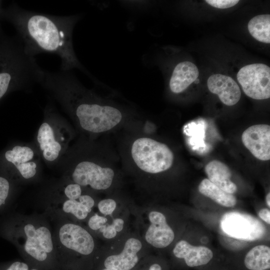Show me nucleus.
<instances>
[{"label":"nucleus","mask_w":270,"mask_h":270,"mask_svg":"<svg viewBox=\"0 0 270 270\" xmlns=\"http://www.w3.org/2000/svg\"><path fill=\"white\" fill-rule=\"evenodd\" d=\"M237 80L245 94L255 100L270 97V68L264 64H253L242 68Z\"/></svg>","instance_id":"11"},{"label":"nucleus","mask_w":270,"mask_h":270,"mask_svg":"<svg viewBox=\"0 0 270 270\" xmlns=\"http://www.w3.org/2000/svg\"><path fill=\"white\" fill-rule=\"evenodd\" d=\"M0 234L16 246L28 264L40 270H60L52 227L44 214L12 215L2 223Z\"/></svg>","instance_id":"3"},{"label":"nucleus","mask_w":270,"mask_h":270,"mask_svg":"<svg viewBox=\"0 0 270 270\" xmlns=\"http://www.w3.org/2000/svg\"><path fill=\"white\" fill-rule=\"evenodd\" d=\"M82 14L55 16L25 10L12 2L0 12V20L11 24L29 55L49 53L60 60V70L77 68L92 78L75 52L74 28Z\"/></svg>","instance_id":"1"},{"label":"nucleus","mask_w":270,"mask_h":270,"mask_svg":"<svg viewBox=\"0 0 270 270\" xmlns=\"http://www.w3.org/2000/svg\"><path fill=\"white\" fill-rule=\"evenodd\" d=\"M100 232L104 238L106 239H112L117 234L114 228L111 224H105L102 226L96 232Z\"/></svg>","instance_id":"28"},{"label":"nucleus","mask_w":270,"mask_h":270,"mask_svg":"<svg viewBox=\"0 0 270 270\" xmlns=\"http://www.w3.org/2000/svg\"><path fill=\"white\" fill-rule=\"evenodd\" d=\"M207 85L209 90L217 94L221 102L226 106H234L240 100L241 92L239 86L228 76L212 74L208 78Z\"/></svg>","instance_id":"15"},{"label":"nucleus","mask_w":270,"mask_h":270,"mask_svg":"<svg viewBox=\"0 0 270 270\" xmlns=\"http://www.w3.org/2000/svg\"><path fill=\"white\" fill-rule=\"evenodd\" d=\"M148 270H162V268L159 264L155 263L151 264Z\"/></svg>","instance_id":"32"},{"label":"nucleus","mask_w":270,"mask_h":270,"mask_svg":"<svg viewBox=\"0 0 270 270\" xmlns=\"http://www.w3.org/2000/svg\"><path fill=\"white\" fill-rule=\"evenodd\" d=\"M124 224L123 219L120 218H116L112 220L111 224L118 232H121L123 230Z\"/></svg>","instance_id":"30"},{"label":"nucleus","mask_w":270,"mask_h":270,"mask_svg":"<svg viewBox=\"0 0 270 270\" xmlns=\"http://www.w3.org/2000/svg\"><path fill=\"white\" fill-rule=\"evenodd\" d=\"M199 75L196 66L188 61L178 63L174 68L169 82V87L174 94L185 90Z\"/></svg>","instance_id":"17"},{"label":"nucleus","mask_w":270,"mask_h":270,"mask_svg":"<svg viewBox=\"0 0 270 270\" xmlns=\"http://www.w3.org/2000/svg\"><path fill=\"white\" fill-rule=\"evenodd\" d=\"M108 222V219L97 213L90 214L86 220V228L92 234L96 232Z\"/></svg>","instance_id":"25"},{"label":"nucleus","mask_w":270,"mask_h":270,"mask_svg":"<svg viewBox=\"0 0 270 270\" xmlns=\"http://www.w3.org/2000/svg\"><path fill=\"white\" fill-rule=\"evenodd\" d=\"M2 1L0 0V12L1 10H2Z\"/></svg>","instance_id":"34"},{"label":"nucleus","mask_w":270,"mask_h":270,"mask_svg":"<svg viewBox=\"0 0 270 270\" xmlns=\"http://www.w3.org/2000/svg\"><path fill=\"white\" fill-rule=\"evenodd\" d=\"M266 202L268 205V206L270 208V193L268 192L266 198Z\"/></svg>","instance_id":"33"},{"label":"nucleus","mask_w":270,"mask_h":270,"mask_svg":"<svg viewBox=\"0 0 270 270\" xmlns=\"http://www.w3.org/2000/svg\"><path fill=\"white\" fill-rule=\"evenodd\" d=\"M208 4L213 7L218 8H227L232 7L237 4L238 0H206Z\"/></svg>","instance_id":"27"},{"label":"nucleus","mask_w":270,"mask_h":270,"mask_svg":"<svg viewBox=\"0 0 270 270\" xmlns=\"http://www.w3.org/2000/svg\"><path fill=\"white\" fill-rule=\"evenodd\" d=\"M199 82H200V80L198 78H196L194 82L195 84H198Z\"/></svg>","instance_id":"35"},{"label":"nucleus","mask_w":270,"mask_h":270,"mask_svg":"<svg viewBox=\"0 0 270 270\" xmlns=\"http://www.w3.org/2000/svg\"><path fill=\"white\" fill-rule=\"evenodd\" d=\"M148 218L150 225L144 235L146 242L158 248H166L172 244L174 233L168 224L165 216L160 212L152 210L149 212Z\"/></svg>","instance_id":"13"},{"label":"nucleus","mask_w":270,"mask_h":270,"mask_svg":"<svg viewBox=\"0 0 270 270\" xmlns=\"http://www.w3.org/2000/svg\"><path fill=\"white\" fill-rule=\"evenodd\" d=\"M242 140L244 145L256 158L261 160H270V126L256 124L243 132Z\"/></svg>","instance_id":"12"},{"label":"nucleus","mask_w":270,"mask_h":270,"mask_svg":"<svg viewBox=\"0 0 270 270\" xmlns=\"http://www.w3.org/2000/svg\"><path fill=\"white\" fill-rule=\"evenodd\" d=\"M62 180L78 184L84 188L104 190L112 184L114 170L90 160H82L72 164H65Z\"/></svg>","instance_id":"9"},{"label":"nucleus","mask_w":270,"mask_h":270,"mask_svg":"<svg viewBox=\"0 0 270 270\" xmlns=\"http://www.w3.org/2000/svg\"><path fill=\"white\" fill-rule=\"evenodd\" d=\"M14 184L4 176L0 175V211L4 208L11 200L14 192Z\"/></svg>","instance_id":"23"},{"label":"nucleus","mask_w":270,"mask_h":270,"mask_svg":"<svg viewBox=\"0 0 270 270\" xmlns=\"http://www.w3.org/2000/svg\"><path fill=\"white\" fill-rule=\"evenodd\" d=\"M259 217L268 224H270V210L264 208L260 210L258 212Z\"/></svg>","instance_id":"31"},{"label":"nucleus","mask_w":270,"mask_h":270,"mask_svg":"<svg viewBox=\"0 0 270 270\" xmlns=\"http://www.w3.org/2000/svg\"><path fill=\"white\" fill-rule=\"evenodd\" d=\"M204 171L208 179L222 190L231 194L236 192L237 186L230 180L232 172L224 162L212 160L206 164Z\"/></svg>","instance_id":"18"},{"label":"nucleus","mask_w":270,"mask_h":270,"mask_svg":"<svg viewBox=\"0 0 270 270\" xmlns=\"http://www.w3.org/2000/svg\"><path fill=\"white\" fill-rule=\"evenodd\" d=\"M48 219L52 224L60 270H91L97 254L93 234L80 224L61 218Z\"/></svg>","instance_id":"5"},{"label":"nucleus","mask_w":270,"mask_h":270,"mask_svg":"<svg viewBox=\"0 0 270 270\" xmlns=\"http://www.w3.org/2000/svg\"><path fill=\"white\" fill-rule=\"evenodd\" d=\"M116 208V202L112 198L102 200L98 204L99 212L104 216L112 214Z\"/></svg>","instance_id":"26"},{"label":"nucleus","mask_w":270,"mask_h":270,"mask_svg":"<svg viewBox=\"0 0 270 270\" xmlns=\"http://www.w3.org/2000/svg\"><path fill=\"white\" fill-rule=\"evenodd\" d=\"M0 270H40L25 261L15 260L0 262Z\"/></svg>","instance_id":"24"},{"label":"nucleus","mask_w":270,"mask_h":270,"mask_svg":"<svg viewBox=\"0 0 270 270\" xmlns=\"http://www.w3.org/2000/svg\"><path fill=\"white\" fill-rule=\"evenodd\" d=\"M173 253L179 258H184L186 265L194 267L208 264L212 258V252L204 246H194L184 240L175 246Z\"/></svg>","instance_id":"16"},{"label":"nucleus","mask_w":270,"mask_h":270,"mask_svg":"<svg viewBox=\"0 0 270 270\" xmlns=\"http://www.w3.org/2000/svg\"><path fill=\"white\" fill-rule=\"evenodd\" d=\"M40 158L34 144H12L0 152V175L14 185L34 182L40 176Z\"/></svg>","instance_id":"7"},{"label":"nucleus","mask_w":270,"mask_h":270,"mask_svg":"<svg viewBox=\"0 0 270 270\" xmlns=\"http://www.w3.org/2000/svg\"><path fill=\"white\" fill-rule=\"evenodd\" d=\"M244 264L250 270H266L270 268V248L259 245L252 248L246 254Z\"/></svg>","instance_id":"20"},{"label":"nucleus","mask_w":270,"mask_h":270,"mask_svg":"<svg viewBox=\"0 0 270 270\" xmlns=\"http://www.w3.org/2000/svg\"><path fill=\"white\" fill-rule=\"evenodd\" d=\"M142 248V242L131 237L124 242L118 254H110L103 262L104 268L114 270H132L139 261V252Z\"/></svg>","instance_id":"14"},{"label":"nucleus","mask_w":270,"mask_h":270,"mask_svg":"<svg viewBox=\"0 0 270 270\" xmlns=\"http://www.w3.org/2000/svg\"><path fill=\"white\" fill-rule=\"evenodd\" d=\"M131 155L140 170L152 174L168 170L174 160V154L168 146L146 137L134 141L132 146Z\"/></svg>","instance_id":"8"},{"label":"nucleus","mask_w":270,"mask_h":270,"mask_svg":"<svg viewBox=\"0 0 270 270\" xmlns=\"http://www.w3.org/2000/svg\"><path fill=\"white\" fill-rule=\"evenodd\" d=\"M222 230L229 236L244 240H255L262 238L265 226L258 219L238 212L224 214L220 220Z\"/></svg>","instance_id":"10"},{"label":"nucleus","mask_w":270,"mask_h":270,"mask_svg":"<svg viewBox=\"0 0 270 270\" xmlns=\"http://www.w3.org/2000/svg\"><path fill=\"white\" fill-rule=\"evenodd\" d=\"M83 187L78 184L62 180L53 188L49 194L68 200H76L83 194Z\"/></svg>","instance_id":"22"},{"label":"nucleus","mask_w":270,"mask_h":270,"mask_svg":"<svg viewBox=\"0 0 270 270\" xmlns=\"http://www.w3.org/2000/svg\"><path fill=\"white\" fill-rule=\"evenodd\" d=\"M44 70L28 54L16 35L6 34L0 24V100L10 93L40 84Z\"/></svg>","instance_id":"4"},{"label":"nucleus","mask_w":270,"mask_h":270,"mask_svg":"<svg viewBox=\"0 0 270 270\" xmlns=\"http://www.w3.org/2000/svg\"><path fill=\"white\" fill-rule=\"evenodd\" d=\"M40 84L85 132H104L122 119L120 109L106 104L94 91L85 88L71 71L44 70Z\"/></svg>","instance_id":"2"},{"label":"nucleus","mask_w":270,"mask_h":270,"mask_svg":"<svg viewBox=\"0 0 270 270\" xmlns=\"http://www.w3.org/2000/svg\"><path fill=\"white\" fill-rule=\"evenodd\" d=\"M248 28L250 34L257 40L270 43V15L260 14L252 18Z\"/></svg>","instance_id":"21"},{"label":"nucleus","mask_w":270,"mask_h":270,"mask_svg":"<svg viewBox=\"0 0 270 270\" xmlns=\"http://www.w3.org/2000/svg\"><path fill=\"white\" fill-rule=\"evenodd\" d=\"M78 200L90 212H92L96 202L92 196L87 194H83L78 198Z\"/></svg>","instance_id":"29"},{"label":"nucleus","mask_w":270,"mask_h":270,"mask_svg":"<svg viewBox=\"0 0 270 270\" xmlns=\"http://www.w3.org/2000/svg\"><path fill=\"white\" fill-rule=\"evenodd\" d=\"M72 134L66 120L49 104L44 110V120L36 134L34 144L44 162L54 164L66 153Z\"/></svg>","instance_id":"6"},{"label":"nucleus","mask_w":270,"mask_h":270,"mask_svg":"<svg viewBox=\"0 0 270 270\" xmlns=\"http://www.w3.org/2000/svg\"><path fill=\"white\" fill-rule=\"evenodd\" d=\"M198 188L202 194L222 206L232 207L236 204V199L232 194L222 190L208 178L202 180Z\"/></svg>","instance_id":"19"}]
</instances>
